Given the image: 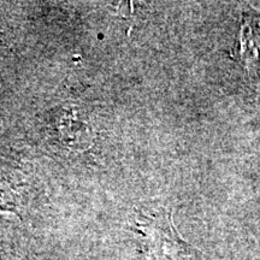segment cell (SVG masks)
<instances>
[{"label": "cell", "instance_id": "1", "mask_svg": "<svg viewBox=\"0 0 260 260\" xmlns=\"http://www.w3.org/2000/svg\"><path fill=\"white\" fill-rule=\"evenodd\" d=\"M239 54L242 64L254 79H260V23L254 16L243 18L239 38Z\"/></svg>", "mask_w": 260, "mask_h": 260}, {"label": "cell", "instance_id": "2", "mask_svg": "<svg viewBox=\"0 0 260 260\" xmlns=\"http://www.w3.org/2000/svg\"><path fill=\"white\" fill-rule=\"evenodd\" d=\"M14 194H12L11 188L9 187L8 183L0 180V207L5 209L12 204Z\"/></svg>", "mask_w": 260, "mask_h": 260}]
</instances>
